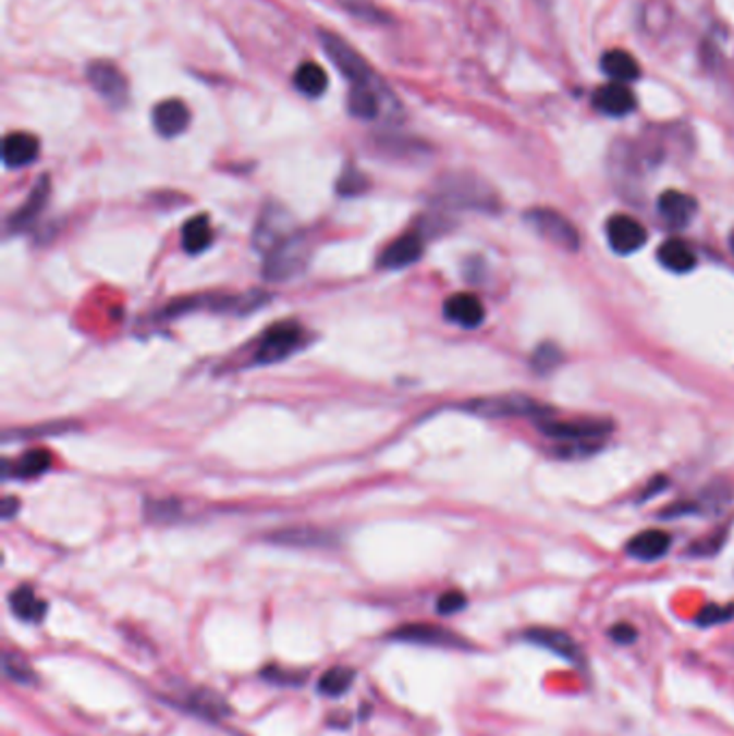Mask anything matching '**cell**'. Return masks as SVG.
Returning a JSON list of instances; mask_svg holds the SVG:
<instances>
[{"mask_svg":"<svg viewBox=\"0 0 734 736\" xmlns=\"http://www.w3.org/2000/svg\"><path fill=\"white\" fill-rule=\"evenodd\" d=\"M592 106L605 116L621 119V116H627L629 112H634L638 101H636V95H634L629 85L608 83V85H603L595 91Z\"/></svg>","mask_w":734,"mask_h":736,"instance_id":"cell-13","label":"cell"},{"mask_svg":"<svg viewBox=\"0 0 734 736\" xmlns=\"http://www.w3.org/2000/svg\"><path fill=\"white\" fill-rule=\"evenodd\" d=\"M601 72L612 81V83H623V85H632L643 76L640 63L636 61L634 54L625 52V50H608L601 57Z\"/></svg>","mask_w":734,"mask_h":736,"instance_id":"cell-20","label":"cell"},{"mask_svg":"<svg viewBox=\"0 0 734 736\" xmlns=\"http://www.w3.org/2000/svg\"><path fill=\"white\" fill-rule=\"evenodd\" d=\"M461 409L482 416V418H537L543 420L553 409L546 403L526 396V394H498V396H485L474 398L461 405Z\"/></svg>","mask_w":734,"mask_h":736,"instance_id":"cell-1","label":"cell"},{"mask_svg":"<svg viewBox=\"0 0 734 736\" xmlns=\"http://www.w3.org/2000/svg\"><path fill=\"white\" fill-rule=\"evenodd\" d=\"M39 158V140L28 132H13L2 140V164L7 169H24Z\"/></svg>","mask_w":734,"mask_h":736,"instance_id":"cell-16","label":"cell"},{"mask_svg":"<svg viewBox=\"0 0 734 736\" xmlns=\"http://www.w3.org/2000/svg\"><path fill=\"white\" fill-rule=\"evenodd\" d=\"M147 513L156 519V522H173L175 515L180 513V504L173 502V500H167V502H151L147 506Z\"/></svg>","mask_w":734,"mask_h":736,"instance_id":"cell-36","label":"cell"},{"mask_svg":"<svg viewBox=\"0 0 734 736\" xmlns=\"http://www.w3.org/2000/svg\"><path fill=\"white\" fill-rule=\"evenodd\" d=\"M543 436L558 442H571V444H584V442H597L612 433L614 425L608 420H537Z\"/></svg>","mask_w":734,"mask_h":736,"instance_id":"cell-5","label":"cell"},{"mask_svg":"<svg viewBox=\"0 0 734 736\" xmlns=\"http://www.w3.org/2000/svg\"><path fill=\"white\" fill-rule=\"evenodd\" d=\"M151 119H154V127L160 136L175 138L187 130L189 110L182 99H164L154 108Z\"/></svg>","mask_w":734,"mask_h":736,"instance_id":"cell-15","label":"cell"},{"mask_svg":"<svg viewBox=\"0 0 734 736\" xmlns=\"http://www.w3.org/2000/svg\"><path fill=\"white\" fill-rule=\"evenodd\" d=\"M562 363V349L553 343H543L535 349L533 354V368L539 372V375H548L551 370L560 367Z\"/></svg>","mask_w":734,"mask_h":736,"instance_id":"cell-32","label":"cell"},{"mask_svg":"<svg viewBox=\"0 0 734 736\" xmlns=\"http://www.w3.org/2000/svg\"><path fill=\"white\" fill-rule=\"evenodd\" d=\"M304 330L297 321H280L272 326L259 343L257 363L259 365H276L289 358L302 343Z\"/></svg>","mask_w":734,"mask_h":736,"instance_id":"cell-8","label":"cell"},{"mask_svg":"<svg viewBox=\"0 0 734 736\" xmlns=\"http://www.w3.org/2000/svg\"><path fill=\"white\" fill-rule=\"evenodd\" d=\"M20 511V502L15 498H4L2 500V519H11Z\"/></svg>","mask_w":734,"mask_h":736,"instance_id":"cell-40","label":"cell"},{"mask_svg":"<svg viewBox=\"0 0 734 736\" xmlns=\"http://www.w3.org/2000/svg\"><path fill=\"white\" fill-rule=\"evenodd\" d=\"M321 46L328 54V59L334 63V68L352 83V87H365V85H379L381 81L372 74L370 65L365 57L356 52L352 44L341 39L334 33H321Z\"/></svg>","mask_w":734,"mask_h":736,"instance_id":"cell-3","label":"cell"},{"mask_svg":"<svg viewBox=\"0 0 734 736\" xmlns=\"http://www.w3.org/2000/svg\"><path fill=\"white\" fill-rule=\"evenodd\" d=\"M726 541V532H720V535H713L709 537L707 541H698L689 548V553L692 555H713V553L720 552V548L724 545Z\"/></svg>","mask_w":734,"mask_h":736,"instance_id":"cell-38","label":"cell"},{"mask_svg":"<svg viewBox=\"0 0 734 736\" xmlns=\"http://www.w3.org/2000/svg\"><path fill=\"white\" fill-rule=\"evenodd\" d=\"M9 605L13 614L26 623H39L48 610V605L28 586L15 588L9 597Z\"/></svg>","mask_w":734,"mask_h":736,"instance_id":"cell-26","label":"cell"},{"mask_svg":"<svg viewBox=\"0 0 734 736\" xmlns=\"http://www.w3.org/2000/svg\"><path fill=\"white\" fill-rule=\"evenodd\" d=\"M291 235H293V220L289 211L272 203L261 211L257 220V226L253 233V246L255 250L270 255L278 244H282Z\"/></svg>","mask_w":734,"mask_h":736,"instance_id":"cell-9","label":"cell"},{"mask_svg":"<svg viewBox=\"0 0 734 736\" xmlns=\"http://www.w3.org/2000/svg\"><path fill=\"white\" fill-rule=\"evenodd\" d=\"M657 211L670 229H685L696 218L698 203L685 192L665 189L657 200Z\"/></svg>","mask_w":734,"mask_h":736,"instance_id":"cell-12","label":"cell"},{"mask_svg":"<svg viewBox=\"0 0 734 736\" xmlns=\"http://www.w3.org/2000/svg\"><path fill=\"white\" fill-rule=\"evenodd\" d=\"M734 621V603H709L700 610L696 623L700 627H715V625H724Z\"/></svg>","mask_w":734,"mask_h":736,"instance_id":"cell-31","label":"cell"},{"mask_svg":"<svg viewBox=\"0 0 734 736\" xmlns=\"http://www.w3.org/2000/svg\"><path fill=\"white\" fill-rule=\"evenodd\" d=\"M48 196H50V180L44 175L37 185L30 189L28 198L22 203V207H17L13 211V216L9 218V231L11 233H20L24 229H28L35 218L41 213V209L46 207L48 203Z\"/></svg>","mask_w":734,"mask_h":736,"instance_id":"cell-18","label":"cell"},{"mask_svg":"<svg viewBox=\"0 0 734 736\" xmlns=\"http://www.w3.org/2000/svg\"><path fill=\"white\" fill-rule=\"evenodd\" d=\"M438 198L453 207H467V209H493L496 196L487 185L480 184L474 177H446L440 187Z\"/></svg>","mask_w":734,"mask_h":736,"instance_id":"cell-6","label":"cell"},{"mask_svg":"<svg viewBox=\"0 0 734 736\" xmlns=\"http://www.w3.org/2000/svg\"><path fill=\"white\" fill-rule=\"evenodd\" d=\"M605 235H608L610 248L619 255H634L648 242V233H646L643 222H638L636 218L625 216V213L612 216L608 220Z\"/></svg>","mask_w":734,"mask_h":736,"instance_id":"cell-10","label":"cell"},{"mask_svg":"<svg viewBox=\"0 0 734 736\" xmlns=\"http://www.w3.org/2000/svg\"><path fill=\"white\" fill-rule=\"evenodd\" d=\"M465 605H467V599L460 590H449L438 599V612L442 616H453V614L461 612Z\"/></svg>","mask_w":734,"mask_h":736,"instance_id":"cell-35","label":"cell"},{"mask_svg":"<svg viewBox=\"0 0 734 736\" xmlns=\"http://www.w3.org/2000/svg\"><path fill=\"white\" fill-rule=\"evenodd\" d=\"M272 543L286 548H328L334 543V537L319 528H291L272 535Z\"/></svg>","mask_w":734,"mask_h":736,"instance_id":"cell-24","label":"cell"},{"mask_svg":"<svg viewBox=\"0 0 734 736\" xmlns=\"http://www.w3.org/2000/svg\"><path fill=\"white\" fill-rule=\"evenodd\" d=\"M50 455L41 449L37 451H28L22 459L15 463L13 467V476H20V478H35V476H41L48 467H50Z\"/></svg>","mask_w":734,"mask_h":736,"instance_id":"cell-30","label":"cell"},{"mask_svg":"<svg viewBox=\"0 0 734 736\" xmlns=\"http://www.w3.org/2000/svg\"><path fill=\"white\" fill-rule=\"evenodd\" d=\"M672 548V537L663 530H644L627 543V553L640 562H655Z\"/></svg>","mask_w":734,"mask_h":736,"instance_id":"cell-21","label":"cell"},{"mask_svg":"<svg viewBox=\"0 0 734 736\" xmlns=\"http://www.w3.org/2000/svg\"><path fill=\"white\" fill-rule=\"evenodd\" d=\"M2 667H4V674L11 676L15 683H33L35 680V674L30 670V665L20 657V654H13V652H4L2 657Z\"/></svg>","mask_w":734,"mask_h":736,"instance_id":"cell-34","label":"cell"},{"mask_svg":"<svg viewBox=\"0 0 734 736\" xmlns=\"http://www.w3.org/2000/svg\"><path fill=\"white\" fill-rule=\"evenodd\" d=\"M354 683V672L347 667H334L330 672H326L319 680V691L326 696H343Z\"/></svg>","mask_w":734,"mask_h":736,"instance_id":"cell-29","label":"cell"},{"mask_svg":"<svg viewBox=\"0 0 734 736\" xmlns=\"http://www.w3.org/2000/svg\"><path fill=\"white\" fill-rule=\"evenodd\" d=\"M610 640L619 646L634 645L638 640V629L634 625H629V623H616L610 629Z\"/></svg>","mask_w":734,"mask_h":736,"instance_id":"cell-37","label":"cell"},{"mask_svg":"<svg viewBox=\"0 0 734 736\" xmlns=\"http://www.w3.org/2000/svg\"><path fill=\"white\" fill-rule=\"evenodd\" d=\"M526 220L530 222V226L541 237H546L553 246L568 250V253L579 250L582 237H579L577 229L573 226V222L566 216H562L560 211L548 209V207H537V209H530L526 213Z\"/></svg>","mask_w":734,"mask_h":736,"instance_id":"cell-4","label":"cell"},{"mask_svg":"<svg viewBox=\"0 0 734 736\" xmlns=\"http://www.w3.org/2000/svg\"><path fill=\"white\" fill-rule=\"evenodd\" d=\"M444 315L449 321L465 330H474L485 321V306L472 293H455L444 304Z\"/></svg>","mask_w":734,"mask_h":736,"instance_id":"cell-17","label":"cell"},{"mask_svg":"<svg viewBox=\"0 0 734 736\" xmlns=\"http://www.w3.org/2000/svg\"><path fill=\"white\" fill-rule=\"evenodd\" d=\"M659 263L674 272V274H687L696 268V255L683 240H668L657 248Z\"/></svg>","mask_w":734,"mask_h":736,"instance_id":"cell-23","label":"cell"},{"mask_svg":"<svg viewBox=\"0 0 734 736\" xmlns=\"http://www.w3.org/2000/svg\"><path fill=\"white\" fill-rule=\"evenodd\" d=\"M185 707L187 711L200 715V717H207V720H220L224 713H227V702H222L218 696L213 694H205V691H196V694H189L185 698Z\"/></svg>","mask_w":734,"mask_h":736,"instance_id":"cell-28","label":"cell"},{"mask_svg":"<svg viewBox=\"0 0 734 736\" xmlns=\"http://www.w3.org/2000/svg\"><path fill=\"white\" fill-rule=\"evenodd\" d=\"M182 244L187 255H200L213 244V229L205 213L189 218L182 231Z\"/></svg>","mask_w":734,"mask_h":736,"instance_id":"cell-25","label":"cell"},{"mask_svg":"<svg viewBox=\"0 0 734 736\" xmlns=\"http://www.w3.org/2000/svg\"><path fill=\"white\" fill-rule=\"evenodd\" d=\"M383 93L386 89L379 85H365V87H352L347 97L350 114L363 121H372L379 116L383 108Z\"/></svg>","mask_w":734,"mask_h":736,"instance_id":"cell-22","label":"cell"},{"mask_svg":"<svg viewBox=\"0 0 734 736\" xmlns=\"http://www.w3.org/2000/svg\"><path fill=\"white\" fill-rule=\"evenodd\" d=\"M293 87L302 95L306 97H321L323 93L328 91V74L323 72V68L319 63H302L297 70H295V76H293Z\"/></svg>","mask_w":734,"mask_h":736,"instance_id":"cell-27","label":"cell"},{"mask_svg":"<svg viewBox=\"0 0 734 736\" xmlns=\"http://www.w3.org/2000/svg\"><path fill=\"white\" fill-rule=\"evenodd\" d=\"M392 638L401 642H409V645L449 646V648L465 646L453 631L442 629L438 625H405L396 629Z\"/></svg>","mask_w":734,"mask_h":736,"instance_id":"cell-19","label":"cell"},{"mask_svg":"<svg viewBox=\"0 0 734 736\" xmlns=\"http://www.w3.org/2000/svg\"><path fill=\"white\" fill-rule=\"evenodd\" d=\"M668 484V480L663 478V476H659V478H655L646 489H644L643 498L640 500H648V498H652V495H657L663 487Z\"/></svg>","mask_w":734,"mask_h":736,"instance_id":"cell-39","label":"cell"},{"mask_svg":"<svg viewBox=\"0 0 734 736\" xmlns=\"http://www.w3.org/2000/svg\"><path fill=\"white\" fill-rule=\"evenodd\" d=\"M425 253V242L420 237V233H407L403 237H399L396 242H392L383 255L379 257V268L383 270H403L414 266L416 261H420Z\"/></svg>","mask_w":734,"mask_h":736,"instance_id":"cell-14","label":"cell"},{"mask_svg":"<svg viewBox=\"0 0 734 736\" xmlns=\"http://www.w3.org/2000/svg\"><path fill=\"white\" fill-rule=\"evenodd\" d=\"M367 189V175L360 173V171L354 169V167H347V169L343 171L339 184H337V192H339L341 196H350V198H352V196H360V194H365Z\"/></svg>","mask_w":734,"mask_h":736,"instance_id":"cell-33","label":"cell"},{"mask_svg":"<svg viewBox=\"0 0 734 736\" xmlns=\"http://www.w3.org/2000/svg\"><path fill=\"white\" fill-rule=\"evenodd\" d=\"M310 240L302 233H293L282 244H278L270 255H266L264 277L270 282H289L302 277L310 263Z\"/></svg>","mask_w":734,"mask_h":736,"instance_id":"cell-2","label":"cell"},{"mask_svg":"<svg viewBox=\"0 0 734 736\" xmlns=\"http://www.w3.org/2000/svg\"><path fill=\"white\" fill-rule=\"evenodd\" d=\"M87 81L103 101L123 108L130 99V83L112 61H93L87 65Z\"/></svg>","mask_w":734,"mask_h":736,"instance_id":"cell-7","label":"cell"},{"mask_svg":"<svg viewBox=\"0 0 734 736\" xmlns=\"http://www.w3.org/2000/svg\"><path fill=\"white\" fill-rule=\"evenodd\" d=\"M731 246H733V253H734V233H733V237H731Z\"/></svg>","mask_w":734,"mask_h":736,"instance_id":"cell-41","label":"cell"},{"mask_svg":"<svg viewBox=\"0 0 734 736\" xmlns=\"http://www.w3.org/2000/svg\"><path fill=\"white\" fill-rule=\"evenodd\" d=\"M524 640L530 645L546 648L553 654L562 657L564 661L571 663H582L584 661V652L582 646L577 645L566 631L562 629H553V627H533L528 631H524Z\"/></svg>","mask_w":734,"mask_h":736,"instance_id":"cell-11","label":"cell"}]
</instances>
